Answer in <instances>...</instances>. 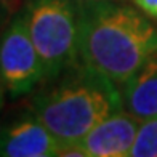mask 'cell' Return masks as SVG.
<instances>
[{"label":"cell","mask_w":157,"mask_h":157,"mask_svg":"<svg viewBox=\"0 0 157 157\" xmlns=\"http://www.w3.org/2000/svg\"><path fill=\"white\" fill-rule=\"evenodd\" d=\"M44 83L32 98L31 111L53 133L59 147L80 143L101 120L124 109L119 85L83 63Z\"/></svg>","instance_id":"cell-2"},{"label":"cell","mask_w":157,"mask_h":157,"mask_svg":"<svg viewBox=\"0 0 157 157\" xmlns=\"http://www.w3.org/2000/svg\"><path fill=\"white\" fill-rule=\"evenodd\" d=\"M23 16L40 56L44 82L80 63L77 0H27Z\"/></svg>","instance_id":"cell-3"},{"label":"cell","mask_w":157,"mask_h":157,"mask_svg":"<svg viewBox=\"0 0 157 157\" xmlns=\"http://www.w3.org/2000/svg\"><path fill=\"white\" fill-rule=\"evenodd\" d=\"M58 152V140L32 111L0 132L2 157H53Z\"/></svg>","instance_id":"cell-5"},{"label":"cell","mask_w":157,"mask_h":157,"mask_svg":"<svg viewBox=\"0 0 157 157\" xmlns=\"http://www.w3.org/2000/svg\"><path fill=\"white\" fill-rule=\"evenodd\" d=\"M130 157H157V117L140 124Z\"/></svg>","instance_id":"cell-8"},{"label":"cell","mask_w":157,"mask_h":157,"mask_svg":"<svg viewBox=\"0 0 157 157\" xmlns=\"http://www.w3.org/2000/svg\"><path fill=\"white\" fill-rule=\"evenodd\" d=\"M15 0H0V3H3V5H8V3H13Z\"/></svg>","instance_id":"cell-11"},{"label":"cell","mask_w":157,"mask_h":157,"mask_svg":"<svg viewBox=\"0 0 157 157\" xmlns=\"http://www.w3.org/2000/svg\"><path fill=\"white\" fill-rule=\"evenodd\" d=\"M0 78L11 96L27 95L44 82V67L23 11L0 35Z\"/></svg>","instance_id":"cell-4"},{"label":"cell","mask_w":157,"mask_h":157,"mask_svg":"<svg viewBox=\"0 0 157 157\" xmlns=\"http://www.w3.org/2000/svg\"><path fill=\"white\" fill-rule=\"evenodd\" d=\"M0 132H2V128H0Z\"/></svg>","instance_id":"cell-12"},{"label":"cell","mask_w":157,"mask_h":157,"mask_svg":"<svg viewBox=\"0 0 157 157\" xmlns=\"http://www.w3.org/2000/svg\"><path fill=\"white\" fill-rule=\"evenodd\" d=\"M78 61L122 85L157 52V26L144 11L111 0H77Z\"/></svg>","instance_id":"cell-1"},{"label":"cell","mask_w":157,"mask_h":157,"mask_svg":"<svg viewBox=\"0 0 157 157\" xmlns=\"http://www.w3.org/2000/svg\"><path fill=\"white\" fill-rule=\"evenodd\" d=\"M133 2L149 18L157 19V0H133Z\"/></svg>","instance_id":"cell-9"},{"label":"cell","mask_w":157,"mask_h":157,"mask_svg":"<svg viewBox=\"0 0 157 157\" xmlns=\"http://www.w3.org/2000/svg\"><path fill=\"white\" fill-rule=\"evenodd\" d=\"M140 120L127 111H117L85 135L80 146L88 157H127L136 138Z\"/></svg>","instance_id":"cell-6"},{"label":"cell","mask_w":157,"mask_h":157,"mask_svg":"<svg viewBox=\"0 0 157 157\" xmlns=\"http://www.w3.org/2000/svg\"><path fill=\"white\" fill-rule=\"evenodd\" d=\"M3 88H5V85H3V82H2V78H0V111H2V108H3V103H5Z\"/></svg>","instance_id":"cell-10"},{"label":"cell","mask_w":157,"mask_h":157,"mask_svg":"<svg viewBox=\"0 0 157 157\" xmlns=\"http://www.w3.org/2000/svg\"><path fill=\"white\" fill-rule=\"evenodd\" d=\"M124 111L140 122L157 117V52L140 66L132 77L119 85Z\"/></svg>","instance_id":"cell-7"}]
</instances>
